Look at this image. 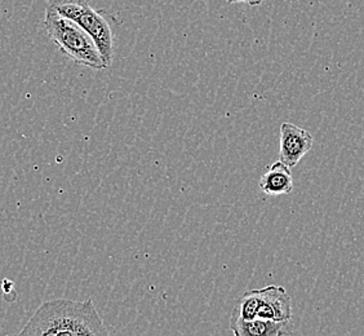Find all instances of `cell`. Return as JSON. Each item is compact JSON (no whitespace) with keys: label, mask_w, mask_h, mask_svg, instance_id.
<instances>
[{"label":"cell","mask_w":364,"mask_h":336,"mask_svg":"<svg viewBox=\"0 0 364 336\" xmlns=\"http://www.w3.org/2000/svg\"><path fill=\"white\" fill-rule=\"evenodd\" d=\"M22 336H106L102 318L91 299H56L43 303L31 315Z\"/></svg>","instance_id":"obj_1"},{"label":"cell","mask_w":364,"mask_h":336,"mask_svg":"<svg viewBox=\"0 0 364 336\" xmlns=\"http://www.w3.org/2000/svg\"><path fill=\"white\" fill-rule=\"evenodd\" d=\"M44 26L49 39L56 44L65 56L74 63L95 70L106 69L96 43L85 28L58 14L55 8L47 6Z\"/></svg>","instance_id":"obj_2"},{"label":"cell","mask_w":364,"mask_h":336,"mask_svg":"<svg viewBox=\"0 0 364 336\" xmlns=\"http://www.w3.org/2000/svg\"><path fill=\"white\" fill-rule=\"evenodd\" d=\"M49 6L71 21L77 22L80 28L93 38L105 63L110 68L114 56V33L109 19L101 11L92 7L88 0H52Z\"/></svg>","instance_id":"obj_3"},{"label":"cell","mask_w":364,"mask_h":336,"mask_svg":"<svg viewBox=\"0 0 364 336\" xmlns=\"http://www.w3.org/2000/svg\"><path fill=\"white\" fill-rule=\"evenodd\" d=\"M234 315L243 320H272L277 322L291 321L292 303L286 288L270 285L261 290L245 293L239 300Z\"/></svg>","instance_id":"obj_4"},{"label":"cell","mask_w":364,"mask_h":336,"mask_svg":"<svg viewBox=\"0 0 364 336\" xmlns=\"http://www.w3.org/2000/svg\"><path fill=\"white\" fill-rule=\"evenodd\" d=\"M314 139L311 133L292 123L280 126L279 161L294 168L311 150Z\"/></svg>","instance_id":"obj_5"},{"label":"cell","mask_w":364,"mask_h":336,"mask_svg":"<svg viewBox=\"0 0 364 336\" xmlns=\"http://www.w3.org/2000/svg\"><path fill=\"white\" fill-rule=\"evenodd\" d=\"M289 321L277 322L272 320H243L237 315H231L230 326L237 336H279L286 332Z\"/></svg>","instance_id":"obj_6"},{"label":"cell","mask_w":364,"mask_h":336,"mask_svg":"<svg viewBox=\"0 0 364 336\" xmlns=\"http://www.w3.org/2000/svg\"><path fill=\"white\" fill-rule=\"evenodd\" d=\"M259 188L267 196L289 194L294 189L291 168L283 162L277 161L259 179Z\"/></svg>","instance_id":"obj_7"},{"label":"cell","mask_w":364,"mask_h":336,"mask_svg":"<svg viewBox=\"0 0 364 336\" xmlns=\"http://www.w3.org/2000/svg\"><path fill=\"white\" fill-rule=\"evenodd\" d=\"M228 4H239V3H245V4H248V6H252V7H256V6H259V4H262L265 0H225Z\"/></svg>","instance_id":"obj_8"},{"label":"cell","mask_w":364,"mask_h":336,"mask_svg":"<svg viewBox=\"0 0 364 336\" xmlns=\"http://www.w3.org/2000/svg\"><path fill=\"white\" fill-rule=\"evenodd\" d=\"M203 1H207V0H203Z\"/></svg>","instance_id":"obj_9"}]
</instances>
